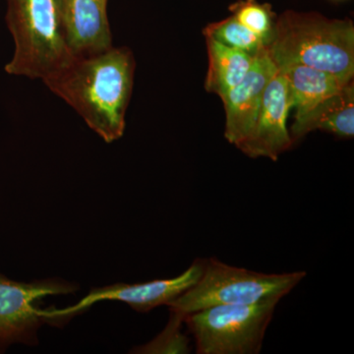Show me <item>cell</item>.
Listing matches in <instances>:
<instances>
[{
  "mask_svg": "<svg viewBox=\"0 0 354 354\" xmlns=\"http://www.w3.org/2000/svg\"><path fill=\"white\" fill-rule=\"evenodd\" d=\"M230 10L241 25L269 46L274 38L277 19L270 4H261L257 0H239Z\"/></svg>",
  "mask_w": 354,
  "mask_h": 354,
  "instance_id": "14",
  "label": "cell"
},
{
  "mask_svg": "<svg viewBox=\"0 0 354 354\" xmlns=\"http://www.w3.org/2000/svg\"><path fill=\"white\" fill-rule=\"evenodd\" d=\"M134 71L132 51L113 46L94 55H76L44 84L109 144L124 134Z\"/></svg>",
  "mask_w": 354,
  "mask_h": 354,
  "instance_id": "1",
  "label": "cell"
},
{
  "mask_svg": "<svg viewBox=\"0 0 354 354\" xmlns=\"http://www.w3.org/2000/svg\"><path fill=\"white\" fill-rule=\"evenodd\" d=\"M206 39L209 66L205 88L221 99L245 78L255 55L230 48L208 37Z\"/></svg>",
  "mask_w": 354,
  "mask_h": 354,
  "instance_id": "13",
  "label": "cell"
},
{
  "mask_svg": "<svg viewBox=\"0 0 354 354\" xmlns=\"http://www.w3.org/2000/svg\"><path fill=\"white\" fill-rule=\"evenodd\" d=\"M184 317L185 316L181 315L177 312L171 311V318L164 330L158 334L153 341L137 346L133 349L131 353L142 354L189 353V339L181 330V326L184 323Z\"/></svg>",
  "mask_w": 354,
  "mask_h": 354,
  "instance_id": "16",
  "label": "cell"
},
{
  "mask_svg": "<svg viewBox=\"0 0 354 354\" xmlns=\"http://www.w3.org/2000/svg\"><path fill=\"white\" fill-rule=\"evenodd\" d=\"M281 298L218 305L184 317L198 354H258Z\"/></svg>",
  "mask_w": 354,
  "mask_h": 354,
  "instance_id": "5",
  "label": "cell"
},
{
  "mask_svg": "<svg viewBox=\"0 0 354 354\" xmlns=\"http://www.w3.org/2000/svg\"><path fill=\"white\" fill-rule=\"evenodd\" d=\"M204 35L225 46L245 51L251 55H257L267 46L252 32L241 25L234 15L207 26Z\"/></svg>",
  "mask_w": 354,
  "mask_h": 354,
  "instance_id": "15",
  "label": "cell"
},
{
  "mask_svg": "<svg viewBox=\"0 0 354 354\" xmlns=\"http://www.w3.org/2000/svg\"><path fill=\"white\" fill-rule=\"evenodd\" d=\"M278 70L290 84L292 108L297 109L295 118L304 115L317 104L341 92L353 82L306 65H285Z\"/></svg>",
  "mask_w": 354,
  "mask_h": 354,
  "instance_id": "12",
  "label": "cell"
},
{
  "mask_svg": "<svg viewBox=\"0 0 354 354\" xmlns=\"http://www.w3.org/2000/svg\"><path fill=\"white\" fill-rule=\"evenodd\" d=\"M306 272L265 274L225 264L215 257L205 259L196 283L167 305L185 316L218 305L252 304L270 298H283L295 290Z\"/></svg>",
  "mask_w": 354,
  "mask_h": 354,
  "instance_id": "4",
  "label": "cell"
},
{
  "mask_svg": "<svg viewBox=\"0 0 354 354\" xmlns=\"http://www.w3.org/2000/svg\"><path fill=\"white\" fill-rule=\"evenodd\" d=\"M277 71L266 46L255 55L245 78L221 97L225 111V138L228 143L239 147L250 136L266 86Z\"/></svg>",
  "mask_w": 354,
  "mask_h": 354,
  "instance_id": "9",
  "label": "cell"
},
{
  "mask_svg": "<svg viewBox=\"0 0 354 354\" xmlns=\"http://www.w3.org/2000/svg\"><path fill=\"white\" fill-rule=\"evenodd\" d=\"M53 2H55V6H57L58 14H59L60 17V15H62V9H64L67 0H53Z\"/></svg>",
  "mask_w": 354,
  "mask_h": 354,
  "instance_id": "17",
  "label": "cell"
},
{
  "mask_svg": "<svg viewBox=\"0 0 354 354\" xmlns=\"http://www.w3.org/2000/svg\"><path fill=\"white\" fill-rule=\"evenodd\" d=\"M291 109L290 84L278 70L266 86L252 133L237 148L252 158L278 160L293 144L286 127Z\"/></svg>",
  "mask_w": 354,
  "mask_h": 354,
  "instance_id": "8",
  "label": "cell"
},
{
  "mask_svg": "<svg viewBox=\"0 0 354 354\" xmlns=\"http://www.w3.org/2000/svg\"><path fill=\"white\" fill-rule=\"evenodd\" d=\"M267 50L277 68L290 64L306 65L353 81V21L286 11L276 19L274 38Z\"/></svg>",
  "mask_w": 354,
  "mask_h": 354,
  "instance_id": "2",
  "label": "cell"
},
{
  "mask_svg": "<svg viewBox=\"0 0 354 354\" xmlns=\"http://www.w3.org/2000/svg\"><path fill=\"white\" fill-rule=\"evenodd\" d=\"M6 21L12 36L8 75L46 82L76 57L67 46L53 0H6Z\"/></svg>",
  "mask_w": 354,
  "mask_h": 354,
  "instance_id": "3",
  "label": "cell"
},
{
  "mask_svg": "<svg viewBox=\"0 0 354 354\" xmlns=\"http://www.w3.org/2000/svg\"><path fill=\"white\" fill-rule=\"evenodd\" d=\"M79 285L59 278L24 283L0 274V353L15 344L37 346L38 330L48 321L41 308L48 295L75 293Z\"/></svg>",
  "mask_w": 354,
  "mask_h": 354,
  "instance_id": "6",
  "label": "cell"
},
{
  "mask_svg": "<svg viewBox=\"0 0 354 354\" xmlns=\"http://www.w3.org/2000/svg\"><path fill=\"white\" fill-rule=\"evenodd\" d=\"M108 1L67 0L60 22L65 41L74 55H94L113 46Z\"/></svg>",
  "mask_w": 354,
  "mask_h": 354,
  "instance_id": "10",
  "label": "cell"
},
{
  "mask_svg": "<svg viewBox=\"0 0 354 354\" xmlns=\"http://www.w3.org/2000/svg\"><path fill=\"white\" fill-rule=\"evenodd\" d=\"M204 263L205 259L198 258L188 269L176 278L153 279L147 283L132 285L118 283L92 288L87 297H84L78 304L64 309L55 307L44 309V316L48 325L62 327L73 317L80 315L90 309L92 305L102 300L123 302L139 313H148L158 306H167L192 288L201 277Z\"/></svg>",
  "mask_w": 354,
  "mask_h": 354,
  "instance_id": "7",
  "label": "cell"
},
{
  "mask_svg": "<svg viewBox=\"0 0 354 354\" xmlns=\"http://www.w3.org/2000/svg\"><path fill=\"white\" fill-rule=\"evenodd\" d=\"M315 130L335 135L339 138H353L354 135L353 82L341 92L317 104L304 115L295 120L290 130L292 142Z\"/></svg>",
  "mask_w": 354,
  "mask_h": 354,
  "instance_id": "11",
  "label": "cell"
}]
</instances>
